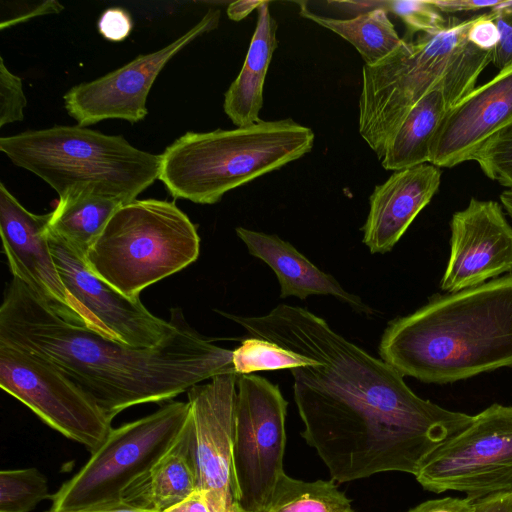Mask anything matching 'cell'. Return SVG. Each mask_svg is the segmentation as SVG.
<instances>
[{
	"label": "cell",
	"mask_w": 512,
	"mask_h": 512,
	"mask_svg": "<svg viewBox=\"0 0 512 512\" xmlns=\"http://www.w3.org/2000/svg\"><path fill=\"white\" fill-rule=\"evenodd\" d=\"M164 512H210V509L204 492L196 489L187 498Z\"/></svg>",
	"instance_id": "37"
},
{
	"label": "cell",
	"mask_w": 512,
	"mask_h": 512,
	"mask_svg": "<svg viewBox=\"0 0 512 512\" xmlns=\"http://www.w3.org/2000/svg\"><path fill=\"white\" fill-rule=\"evenodd\" d=\"M51 216V212L38 215L28 211L0 183V234L13 276L63 317L110 338L62 282L49 244Z\"/></svg>",
	"instance_id": "14"
},
{
	"label": "cell",
	"mask_w": 512,
	"mask_h": 512,
	"mask_svg": "<svg viewBox=\"0 0 512 512\" xmlns=\"http://www.w3.org/2000/svg\"><path fill=\"white\" fill-rule=\"evenodd\" d=\"M54 260L67 291L110 338L134 348H152L174 333L182 311L171 309L169 321L152 313L139 297L119 292L96 275L85 258L48 229Z\"/></svg>",
	"instance_id": "12"
},
{
	"label": "cell",
	"mask_w": 512,
	"mask_h": 512,
	"mask_svg": "<svg viewBox=\"0 0 512 512\" xmlns=\"http://www.w3.org/2000/svg\"><path fill=\"white\" fill-rule=\"evenodd\" d=\"M0 151L59 195L97 194L128 203L160 173L161 155L140 150L118 135L80 125H55L0 138Z\"/></svg>",
	"instance_id": "5"
},
{
	"label": "cell",
	"mask_w": 512,
	"mask_h": 512,
	"mask_svg": "<svg viewBox=\"0 0 512 512\" xmlns=\"http://www.w3.org/2000/svg\"><path fill=\"white\" fill-rule=\"evenodd\" d=\"M235 231L249 253L274 271L281 298L295 296L305 300L311 295H330L359 313L373 314V309L359 296L345 290L332 275L321 271L289 242L277 235L244 227H237Z\"/></svg>",
	"instance_id": "18"
},
{
	"label": "cell",
	"mask_w": 512,
	"mask_h": 512,
	"mask_svg": "<svg viewBox=\"0 0 512 512\" xmlns=\"http://www.w3.org/2000/svg\"><path fill=\"white\" fill-rule=\"evenodd\" d=\"M474 17L448 19L444 28L402 43L375 65H364L359 98V133L381 161L385 146L411 108L443 88L454 105L475 88L492 63L467 39Z\"/></svg>",
	"instance_id": "3"
},
{
	"label": "cell",
	"mask_w": 512,
	"mask_h": 512,
	"mask_svg": "<svg viewBox=\"0 0 512 512\" xmlns=\"http://www.w3.org/2000/svg\"><path fill=\"white\" fill-rule=\"evenodd\" d=\"M452 106L443 88L419 100L389 138L381 160L383 168L397 171L429 163L434 136Z\"/></svg>",
	"instance_id": "21"
},
{
	"label": "cell",
	"mask_w": 512,
	"mask_h": 512,
	"mask_svg": "<svg viewBox=\"0 0 512 512\" xmlns=\"http://www.w3.org/2000/svg\"><path fill=\"white\" fill-rule=\"evenodd\" d=\"M27 100L22 79L13 74L0 58V127L22 121Z\"/></svg>",
	"instance_id": "29"
},
{
	"label": "cell",
	"mask_w": 512,
	"mask_h": 512,
	"mask_svg": "<svg viewBox=\"0 0 512 512\" xmlns=\"http://www.w3.org/2000/svg\"><path fill=\"white\" fill-rule=\"evenodd\" d=\"M377 8L398 16L411 35L417 32L421 34L438 31L444 28L448 21L430 0L377 1Z\"/></svg>",
	"instance_id": "28"
},
{
	"label": "cell",
	"mask_w": 512,
	"mask_h": 512,
	"mask_svg": "<svg viewBox=\"0 0 512 512\" xmlns=\"http://www.w3.org/2000/svg\"><path fill=\"white\" fill-rule=\"evenodd\" d=\"M491 11H504L512 14V0H501Z\"/></svg>",
	"instance_id": "41"
},
{
	"label": "cell",
	"mask_w": 512,
	"mask_h": 512,
	"mask_svg": "<svg viewBox=\"0 0 512 512\" xmlns=\"http://www.w3.org/2000/svg\"><path fill=\"white\" fill-rule=\"evenodd\" d=\"M407 512H473V501L467 498L444 497L422 502Z\"/></svg>",
	"instance_id": "33"
},
{
	"label": "cell",
	"mask_w": 512,
	"mask_h": 512,
	"mask_svg": "<svg viewBox=\"0 0 512 512\" xmlns=\"http://www.w3.org/2000/svg\"><path fill=\"white\" fill-rule=\"evenodd\" d=\"M231 512H245L236 503L234 504Z\"/></svg>",
	"instance_id": "42"
},
{
	"label": "cell",
	"mask_w": 512,
	"mask_h": 512,
	"mask_svg": "<svg viewBox=\"0 0 512 512\" xmlns=\"http://www.w3.org/2000/svg\"><path fill=\"white\" fill-rule=\"evenodd\" d=\"M502 207L512 219V189H506L500 194Z\"/></svg>",
	"instance_id": "39"
},
{
	"label": "cell",
	"mask_w": 512,
	"mask_h": 512,
	"mask_svg": "<svg viewBox=\"0 0 512 512\" xmlns=\"http://www.w3.org/2000/svg\"><path fill=\"white\" fill-rule=\"evenodd\" d=\"M441 170L431 163L394 171L369 197L362 228L370 252H389L439 190Z\"/></svg>",
	"instance_id": "17"
},
{
	"label": "cell",
	"mask_w": 512,
	"mask_h": 512,
	"mask_svg": "<svg viewBox=\"0 0 512 512\" xmlns=\"http://www.w3.org/2000/svg\"><path fill=\"white\" fill-rule=\"evenodd\" d=\"M133 27L130 14L123 8L106 9L98 20L99 33L108 41L120 42L126 39Z\"/></svg>",
	"instance_id": "30"
},
{
	"label": "cell",
	"mask_w": 512,
	"mask_h": 512,
	"mask_svg": "<svg viewBox=\"0 0 512 512\" xmlns=\"http://www.w3.org/2000/svg\"><path fill=\"white\" fill-rule=\"evenodd\" d=\"M266 512H354L332 481L307 482L283 474Z\"/></svg>",
	"instance_id": "24"
},
{
	"label": "cell",
	"mask_w": 512,
	"mask_h": 512,
	"mask_svg": "<svg viewBox=\"0 0 512 512\" xmlns=\"http://www.w3.org/2000/svg\"><path fill=\"white\" fill-rule=\"evenodd\" d=\"M188 414V401H170L152 414L112 428L85 465L51 496L49 511L81 512L119 505L124 490L175 442Z\"/></svg>",
	"instance_id": "7"
},
{
	"label": "cell",
	"mask_w": 512,
	"mask_h": 512,
	"mask_svg": "<svg viewBox=\"0 0 512 512\" xmlns=\"http://www.w3.org/2000/svg\"><path fill=\"white\" fill-rule=\"evenodd\" d=\"M47 512H51V511H47ZM81 512H147V511H142V510L130 508V507L124 506L122 504H119V505H116L113 507L97 509V510L81 511Z\"/></svg>",
	"instance_id": "40"
},
{
	"label": "cell",
	"mask_w": 512,
	"mask_h": 512,
	"mask_svg": "<svg viewBox=\"0 0 512 512\" xmlns=\"http://www.w3.org/2000/svg\"><path fill=\"white\" fill-rule=\"evenodd\" d=\"M238 374L213 376L188 391L189 415L198 488L210 512H231L233 442Z\"/></svg>",
	"instance_id": "13"
},
{
	"label": "cell",
	"mask_w": 512,
	"mask_h": 512,
	"mask_svg": "<svg viewBox=\"0 0 512 512\" xmlns=\"http://www.w3.org/2000/svg\"><path fill=\"white\" fill-rule=\"evenodd\" d=\"M0 386L44 423L90 453L104 442L111 422L94 401L47 360L0 342Z\"/></svg>",
	"instance_id": "10"
},
{
	"label": "cell",
	"mask_w": 512,
	"mask_h": 512,
	"mask_svg": "<svg viewBox=\"0 0 512 512\" xmlns=\"http://www.w3.org/2000/svg\"><path fill=\"white\" fill-rule=\"evenodd\" d=\"M467 39L469 43L483 51L494 50L500 40V33L490 13L474 17L468 29Z\"/></svg>",
	"instance_id": "32"
},
{
	"label": "cell",
	"mask_w": 512,
	"mask_h": 512,
	"mask_svg": "<svg viewBox=\"0 0 512 512\" xmlns=\"http://www.w3.org/2000/svg\"><path fill=\"white\" fill-rule=\"evenodd\" d=\"M511 123L512 65L450 107L432 141L429 163L451 168L470 161L487 140Z\"/></svg>",
	"instance_id": "16"
},
{
	"label": "cell",
	"mask_w": 512,
	"mask_h": 512,
	"mask_svg": "<svg viewBox=\"0 0 512 512\" xmlns=\"http://www.w3.org/2000/svg\"><path fill=\"white\" fill-rule=\"evenodd\" d=\"M269 4L262 1L256 9V27L243 66L225 93L224 112L236 127L261 121L264 82L277 47L278 26L271 16Z\"/></svg>",
	"instance_id": "20"
},
{
	"label": "cell",
	"mask_w": 512,
	"mask_h": 512,
	"mask_svg": "<svg viewBox=\"0 0 512 512\" xmlns=\"http://www.w3.org/2000/svg\"><path fill=\"white\" fill-rule=\"evenodd\" d=\"M51 496L47 478L36 468L0 471V512H29Z\"/></svg>",
	"instance_id": "26"
},
{
	"label": "cell",
	"mask_w": 512,
	"mask_h": 512,
	"mask_svg": "<svg viewBox=\"0 0 512 512\" xmlns=\"http://www.w3.org/2000/svg\"><path fill=\"white\" fill-rule=\"evenodd\" d=\"M220 17L219 9H210L196 25L167 46L139 55L100 78L73 86L63 96L67 113L83 127L107 119L130 123L143 120L148 113L149 91L164 66L196 38L214 30Z\"/></svg>",
	"instance_id": "11"
},
{
	"label": "cell",
	"mask_w": 512,
	"mask_h": 512,
	"mask_svg": "<svg viewBox=\"0 0 512 512\" xmlns=\"http://www.w3.org/2000/svg\"><path fill=\"white\" fill-rule=\"evenodd\" d=\"M483 173L512 189V123L493 135L472 156Z\"/></svg>",
	"instance_id": "27"
},
{
	"label": "cell",
	"mask_w": 512,
	"mask_h": 512,
	"mask_svg": "<svg viewBox=\"0 0 512 512\" xmlns=\"http://www.w3.org/2000/svg\"><path fill=\"white\" fill-rule=\"evenodd\" d=\"M489 13L500 33V40L493 50L492 63L501 71L512 65V14L504 11Z\"/></svg>",
	"instance_id": "31"
},
{
	"label": "cell",
	"mask_w": 512,
	"mask_h": 512,
	"mask_svg": "<svg viewBox=\"0 0 512 512\" xmlns=\"http://www.w3.org/2000/svg\"><path fill=\"white\" fill-rule=\"evenodd\" d=\"M315 135L293 119L187 132L161 155L159 180L170 195L215 204L230 190L309 153Z\"/></svg>",
	"instance_id": "4"
},
{
	"label": "cell",
	"mask_w": 512,
	"mask_h": 512,
	"mask_svg": "<svg viewBox=\"0 0 512 512\" xmlns=\"http://www.w3.org/2000/svg\"><path fill=\"white\" fill-rule=\"evenodd\" d=\"M199 251L196 226L174 202L135 199L116 210L85 260L100 278L136 298L195 262Z\"/></svg>",
	"instance_id": "6"
},
{
	"label": "cell",
	"mask_w": 512,
	"mask_h": 512,
	"mask_svg": "<svg viewBox=\"0 0 512 512\" xmlns=\"http://www.w3.org/2000/svg\"><path fill=\"white\" fill-rule=\"evenodd\" d=\"M0 342L47 360L112 421L134 405L162 402L215 375L234 372L232 351L212 343L181 314L152 348H134L60 315L13 276L0 307Z\"/></svg>",
	"instance_id": "1"
},
{
	"label": "cell",
	"mask_w": 512,
	"mask_h": 512,
	"mask_svg": "<svg viewBox=\"0 0 512 512\" xmlns=\"http://www.w3.org/2000/svg\"><path fill=\"white\" fill-rule=\"evenodd\" d=\"M300 15L348 41L367 66L386 58L403 41L390 21L388 12L382 8L357 14L350 19H336L313 13L302 4Z\"/></svg>",
	"instance_id": "23"
},
{
	"label": "cell",
	"mask_w": 512,
	"mask_h": 512,
	"mask_svg": "<svg viewBox=\"0 0 512 512\" xmlns=\"http://www.w3.org/2000/svg\"><path fill=\"white\" fill-rule=\"evenodd\" d=\"M197 488L192 432L187 418L171 447L124 490L120 504L147 512H164Z\"/></svg>",
	"instance_id": "19"
},
{
	"label": "cell",
	"mask_w": 512,
	"mask_h": 512,
	"mask_svg": "<svg viewBox=\"0 0 512 512\" xmlns=\"http://www.w3.org/2000/svg\"><path fill=\"white\" fill-rule=\"evenodd\" d=\"M123 204L119 200L90 193L59 199L51 212L49 230L85 258L109 219Z\"/></svg>",
	"instance_id": "22"
},
{
	"label": "cell",
	"mask_w": 512,
	"mask_h": 512,
	"mask_svg": "<svg viewBox=\"0 0 512 512\" xmlns=\"http://www.w3.org/2000/svg\"><path fill=\"white\" fill-rule=\"evenodd\" d=\"M287 405L278 385L238 376L232 468L235 503L245 512H266L285 474Z\"/></svg>",
	"instance_id": "8"
},
{
	"label": "cell",
	"mask_w": 512,
	"mask_h": 512,
	"mask_svg": "<svg viewBox=\"0 0 512 512\" xmlns=\"http://www.w3.org/2000/svg\"><path fill=\"white\" fill-rule=\"evenodd\" d=\"M379 354L403 377L434 384L512 367V271L392 320Z\"/></svg>",
	"instance_id": "2"
},
{
	"label": "cell",
	"mask_w": 512,
	"mask_h": 512,
	"mask_svg": "<svg viewBox=\"0 0 512 512\" xmlns=\"http://www.w3.org/2000/svg\"><path fill=\"white\" fill-rule=\"evenodd\" d=\"M441 13L476 11L488 8L492 10L501 0H430Z\"/></svg>",
	"instance_id": "34"
},
{
	"label": "cell",
	"mask_w": 512,
	"mask_h": 512,
	"mask_svg": "<svg viewBox=\"0 0 512 512\" xmlns=\"http://www.w3.org/2000/svg\"><path fill=\"white\" fill-rule=\"evenodd\" d=\"M232 364L235 373L248 375L259 371L291 370L318 362L270 340L249 336L232 351Z\"/></svg>",
	"instance_id": "25"
},
{
	"label": "cell",
	"mask_w": 512,
	"mask_h": 512,
	"mask_svg": "<svg viewBox=\"0 0 512 512\" xmlns=\"http://www.w3.org/2000/svg\"><path fill=\"white\" fill-rule=\"evenodd\" d=\"M434 493L457 491L475 501L512 493V406L494 403L437 447L415 474Z\"/></svg>",
	"instance_id": "9"
},
{
	"label": "cell",
	"mask_w": 512,
	"mask_h": 512,
	"mask_svg": "<svg viewBox=\"0 0 512 512\" xmlns=\"http://www.w3.org/2000/svg\"><path fill=\"white\" fill-rule=\"evenodd\" d=\"M261 3L262 1L255 0L232 2L227 8V15L231 20L240 21L247 17L254 9H257Z\"/></svg>",
	"instance_id": "38"
},
{
	"label": "cell",
	"mask_w": 512,
	"mask_h": 512,
	"mask_svg": "<svg viewBox=\"0 0 512 512\" xmlns=\"http://www.w3.org/2000/svg\"><path fill=\"white\" fill-rule=\"evenodd\" d=\"M473 512H512V493L496 494L475 500Z\"/></svg>",
	"instance_id": "36"
},
{
	"label": "cell",
	"mask_w": 512,
	"mask_h": 512,
	"mask_svg": "<svg viewBox=\"0 0 512 512\" xmlns=\"http://www.w3.org/2000/svg\"><path fill=\"white\" fill-rule=\"evenodd\" d=\"M63 5L55 0H48L44 1L42 3H39L38 5L32 7L29 10H26L25 12H21L18 15L13 16L12 18L8 19L7 21H1L0 27L1 29L11 27L13 25L19 24L21 22L28 21L31 18L46 15V14H53V13H59L63 10Z\"/></svg>",
	"instance_id": "35"
},
{
	"label": "cell",
	"mask_w": 512,
	"mask_h": 512,
	"mask_svg": "<svg viewBox=\"0 0 512 512\" xmlns=\"http://www.w3.org/2000/svg\"><path fill=\"white\" fill-rule=\"evenodd\" d=\"M450 230L442 291L458 292L512 271V226L497 201L472 197L452 215Z\"/></svg>",
	"instance_id": "15"
}]
</instances>
